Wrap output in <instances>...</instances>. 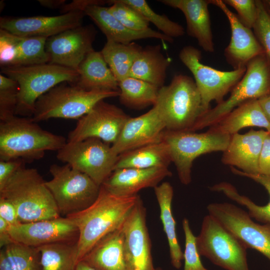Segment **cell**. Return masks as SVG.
Instances as JSON below:
<instances>
[{"label": "cell", "mask_w": 270, "mask_h": 270, "mask_svg": "<svg viewBox=\"0 0 270 270\" xmlns=\"http://www.w3.org/2000/svg\"><path fill=\"white\" fill-rule=\"evenodd\" d=\"M140 198L138 194L118 196L100 186L98 196L92 204L80 212L66 216L71 220L78 228V262L100 239L122 226Z\"/></svg>", "instance_id": "1"}, {"label": "cell", "mask_w": 270, "mask_h": 270, "mask_svg": "<svg viewBox=\"0 0 270 270\" xmlns=\"http://www.w3.org/2000/svg\"><path fill=\"white\" fill-rule=\"evenodd\" d=\"M67 141L42 129L31 117L14 116L0 122V160L25 162L42 158L46 151H58Z\"/></svg>", "instance_id": "2"}, {"label": "cell", "mask_w": 270, "mask_h": 270, "mask_svg": "<svg viewBox=\"0 0 270 270\" xmlns=\"http://www.w3.org/2000/svg\"><path fill=\"white\" fill-rule=\"evenodd\" d=\"M0 197L14 205L21 222L60 216L46 182L36 168H20L0 190Z\"/></svg>", "instance_id": "3"}, {"label": "cell", "mask_w": 270, "mask_h": 270, "mask_svg": "<svg viewBox=\"0 0 270 270\" xmlns=\"http://www.w3.org/2000/svg\"><path fill=\"white\" fill-rule=\"evenodd\" d=\"M1 74L17 82L19 90L16 114L32 117L38 99L64 82L76 84V70L50 63L1 67Z\"/></svg>", "instance_id": "4"}, {"label": "cell", "mask_w": 270, "mask_h": 270, "mask_svg": "<svg viewBox=\"0 0 270 270\" xmlns=\"http://www.w3.org/2000/svg\"><path fill=\"white\" fill-rule=\"evenodd\" d=\"M154 106L171 131H190L205 113L200 94L194 80L184 74L174 76L170 83L159 88Z\"/></svg>", "instance_id": "5"}, {"label": "cell", "mask_w": 270, "mask_h": 270, "mask_svg": "<svg viewBox=\"0 0 270 270\" xmlns=\"http://www.w3.org/2000/svg\"><path fill=\"white\" fill-rule=\"evenodd\" d=\"M120 93V90H86L75 84H58L38 99L31 118L36 122L52 118L78 120L99 102Z\"/></svg>", "instance_id": "6"}, {"label": "cell", "mask_w": 270, "mask_h": 270, "mask_svg": "<svg viewBox=\"0 0 270 270\" xmlns=\"http://www.w3.org/2000/svg\"><path fill=\"white\" fill-rule=\"evenodd\" d=\"M230 136L210 127L204 132L171 131L165 130L162 138L168 146L172 161L174 164L179 180L184 185L192 181V168L198 156L226 148Z\"/></svg>", "instance_id": "7"}, {"label": "cell", "mask_w": 270, "mask_h": 270, "mask_svg": "<svg viewBox=\"0 0 270 270\" xmlns=\"http://www.w3.org/2000/svg\"><path fill=\"white\" fill-rule=\"evenodd\" d=\"M269 94L270 68L262 54L248 62L244 76L232 90L229 97L201 116L190 131L210 127L244 102Z\"/></svg>", "instance_id": "8"}, {"label": "cell", "mask_w": 270, "mask_h": 270, "mask_svg": "<svg viewBox=\"0 0 270 270\" xmlns=\"http://www.w3.org/2000/svg\"><path fill=\"white\" fill-rule=\"evenodd\" d=\"M52 178L46 182L59 213L66 216L80 212L92 204L98 196L100 186L86 174L68 164H52Z\"/></svg>", "instance_id": "9"}, {"label": "cell", "mask_w": 270, "mask_h": 270, "mask_svg": "<svg viewBox=\"0 0 270 270\" xmlns=\"http://www.w3.org/2000/svg\"><path fill=\"white\" fill-rule=\"evenodd\" d=\"M196 245L200 256L226 270H250L247 247L210 214L202 220Z\"/></svg>", "instance_id": "10"}, {"label": "cell", "mask_w": 270, "mask_h": 270, "mask_svg": "<svg viewBox=\"0 0 270 270\" xmlns=\"http://www.w3.org/2000/svg\"><path fill=\"white\" fill-rule=\"evenodd\" d=\"M118 155L110 144L89 138L68 142L57 151V158L90 177L100 186L114 170Z\"/></svg>", "instance_id": "11"}, {"label": "cell", "mask_w": 270, "mask_h": 270, "mask_svg": "<svg viewBox=\"0 0 270 270\" xmlns=\"http://www.w3.org/2000/svg\"><path fill=\"white\" fill-rule=\"evenodd\" d=\"M179 58L194 77L205 112L210 109V102L216 101L218 104L224 100L246 71V67L223 71L205 65L201 62V52L191 46H184Z\"/></svg>", "instance_id": "12"}, {"label": "cell", "mask_w": 270, "mask_h": 270, "mask_svg": "<svg viewBox=\"0 0 270 270\" xmlns=\"http://www.w3.org/2000/svg\"><path fill=\"white\" fill-rule=\"evenodd\" d=\"M208 214L240 240L247 248L254 249L270 260V224L255 222L248 214L228 202L212 203Z\"/></svg>", "instance_id": "13"}, {"label": "cell", "mask_w": 270, "mask_h": 270, "mask_svg": "<svg viewBox=\"0 0 270 270\" xmlns=\"http://www.w3.org/2000/svg\"><path fill=\"white\" fill-rule=\"evenodd\" d=\"M129 118L121 108L101 100L78 120L74 128L69 132L67 142L96 138L112 145Z\"/></svg>", "instance_id": "14"}, {"label": "cell", "mask_w": 270, "mask_h": 270, "mask_svg": "<svg viewBox=\"0 0 270 270\" xmlns=\"http://www.w3.org/2000/svg\"><path fill=\"white\" fill-rule=\"evenodd\" d=\"M122 228L126 270H155L146 224V210L140 198L122 224Z\"/></svg>", "instance_id": "15"}, {"label": "cell", "mask_w": 270, "mask_h": 270, "mask_svg": "<svg viewBox=\"0 0 270 270\" xmlns=\"http://www.w3.org/2000/svg\"><path fill=\"white\" fill-rule=\"evenodd\" d=\"M96 31L92 25L68 30L46 40V50L50 62L78 71L86 56L94 50Z\"/></svg>", "instance_id": "16"}, {"label": "cell", "mask_w": 270, "mask_h": 270, "mask_svg": "<svg viewBox=\"0 0 270 270\" xmlns=\"http://www.w3.org/2000/svg\"><path fill=\"white\" fill-rule=\"evenodd\" d=\"M9 232L14 242L37 248L62 242H72L78 237V230L72 221L67 217L20 222L10 226Z\"/></svg>", "instance_id": "17"}, {"label": "cell", "mask_w": 270, "mask_h": 270, "mask_svg": "<svg viewBox=\"0 0 270 270\" xmlns=\"http://www.w3.org/2000/svg\"><path fill=\"white\" fill-rule=\"evenodd\" d=\"M84 12H72L56 16L1 17L0 28L22 36L49 38L82 25Z\"/></svg>", "instance_id": "18"}, {"label": "cell", "mask_w": 270, "mask_h": 270, "mask_svg": "<svg viewBox=\"0 0 270 270\" xmlns=\"http://www.w3.org/2000/svg\"><path fill=\"white\" fill-rule=\"evenodd\" d=\"M210 4L220 8L229 22L231 38L224 54L227 62L234 69L246 67L252 59L264 54L251 28L242 24L238 16L228 8L222 0H210Z\"/></svg>", "instance_id": "19"}, {"label": "cell", "mask_w": 270, "mask_h": 270, "mask_svg": "<svg viewBox=\"0 0 270 270\" xmlns=\"http://www.w3.org/2000/svg\"><path fill=\"white\" fill-rule=\"evenodd\" d=\"M48 38L39 36H22L0 29L1 67L29 66L50 62L46 50Z\"/></svg>", "instance_id": "20"}, {"label": "cell", "mask_w": 270, "mask_h": 270, "mask_svg": "<svg viewBox=\"0 0 270 270\" xmlns=\"http://www.w3.org/2000/svg\"><path fill=\"white\" fill-rule=\"evenodd\" d=\"M165 125L154 106L135 118H129L112 148L118 155L162 141Z\"/></svg>", "instance_id": "21"}, {"label": "cell", "mask_w": 270, "mask_h": 270, "mask_svg": "<svg viewBox=\"0 0 270 270\" xmlns=\"http://www.w3.org/2000/svg\"><path fill=\"white\" fill-rule=\"evenodd\" d=\"M268 132L252 129L244 134L238 132L231 135L229 144L223 152L222 162L230 167H236L246 174H259L260 154Z\"/></svg>", "instance_id": "22"}, {"label": "cell", "mask_w": 270, "mask_h": 270, "mask_svg": "<svg viewBox=\"0 0 270 270\" xmlns=\"http://www.w3.org/2000/svg\"><path fill=\"white\" fill-rule=\"evenodd\" d=\"M171 176L168 168H118L114 170L101 186L116 195L130 196L143 188H154L164 178Z\"/></svg>", "instance_id": "23"}, {"label": "cell", "mask_w": 270, "mask_h": 270, "mask_svg": "<svg viewBox=\"0 0 270 270\" xmlns=\"http://www.w3.org/2000/svg\"><path fill=\"white\" fill-rule=\"evenodd\" d=\"M84 12L94 22L106 36V40L121 44H129L136 40L154 38L160 40L165 49L166 48V42L174 41L173 38L150 28L143 30H134L128 28L113 16L108 7L104 5H90Z\"/></svg>", "instance_id": "24"}, {"label": "cell", "mask_w": 270, "mask_h": 270, "mask_svg": "<svg viewBox=\"0 0 270 270\" xmlns=\"http://www.w3.org/2000/svg\"><path fill=\"white\" fill-rule=\"evenodd\" d=\"M159 2L180 10L184 14L186 32L196 38L206 52H214L208 5L210 0H160Z\"/></svg>", "instance_id": "25"}, {"label": "cell", "mask_w": 270, "mask_h": 270, "mask_svg": "<svg viewBox=\"0 0 270 270\" xmlns=\"http://www.w3.org/2000/svg\"><path fill=\"white\" fill-rule=\"evenodd\" d=\"M122 226L100 239L81 260L96 270H126Z\"/></svg>", "instance_id": "26"}, {"label": "cell", "mask_w": 270, "mask_h": 270, "mask_svg": "<svg viewBox=\"0 0 270 270\" xmlns=\"http://www.w3.org/2000/svg\"><path fill=\"white\" fill-rule=\"evenodd\" d=\"M75 84L86 90H119L118 82L104 60L101 52L94 50L86 56L78 70Z\"/></svg>", "instance_id": "27"}, {"label": "cell", "mask_w": 270, "mask_h": 270, "mask_svg": "<svg viewBox=\"0 0 270 270\" xmlns=\"http://www.w3.org/2000/svg\"><path fill=\"white\" fill-rule=\"evenodd\" d=\"M172 59L164 56L160 45L142 48L130 70L129 76L140 79L160 88L164 86L166 70Z\"/></svg>", "instance_id": "28"}, {"label": "cell", "mask_w": 270, "mask_h": 270, "mask_svg": "<svg viewBox=\"0 0 270 270\" xmlns=\"http://www.w3.org/2000/svg\"><path fill=\"white\" fill-rule=\"evenodd\" d=\"M211 126L230 136L248 127L262 128L270 132V122L263 112L258 100L244 102Z\"/></svg>", "instance_id": "29"}, {"label": "cell", "mask_w": 270, "mask_h": 270, "mask_svg": "<svg viewBox=\"0 0 270 270\" xmlns=\"http://www.w3.org/2000/svg\"><path fill=\"white\" fill-rule=\"evenodd\" d=\"M230 170L235 174L248 178L263 186L269 194V202L266 205L258 206L247 196L240 194L232 184L224 182L210 187V190L222 192L230 199L246 206L251 218L264 224H270V176L246 174L232 166H230Z\"/></svg>", "instance_id": "30"}, {"label": "cell", "mask_w": 270, "mask_h": 270, "mask_svg": "<svg viewBox=\"0 0 270 270\" xmlns=\"http://www.w3.org/2000/svg\"><path fill=\"white\" fill-rule=\"evenodd\" d=\"M171 162L168 146L162 140L119 154L114 170L122 168H168Z\"/></svg>", "instance_id": "31"}, {"label": "cell", "mask_w": 270, "mask_h": 270, "mask_svg": "<svg viewBox=\"0 0 270 270\" xmlns=\"http://www.w3.org/2000/svg\"><path fill=\"white\" fill-rule=\"evenodd\" d=\"M154 191L160 206L163 230L168 241L171 263L174 268L179 269L184 256L178 240L176 222L172 212L173 188L170 183L166 182L155 186Z\"/></svg>", "instance_id": "32"}, {"label": "cell", "mask_w": 270, "mask_h": 270, "mask_svg": "<svg viewBox=\"0 0 270 270\" xmlns=\"http://www.w3.org/2000/svg\"><path fill=\"white\" fill-rule=\"evenodd\" d=\"M142 48L134 42L121 44L106 40L100 51L118 82L129 76L130 70Z\"/></svg>", "instance_id": "33"}, {"label": "cell", "mask_w": 270, "mask_h": 270, "mask_svg": "<svg viewBox=\"0 0 270 270\" xmlns=\"http://www.w3.org/2000/svg\"><path fill=\"white\" fill-rule=\"evenodd\" d=\"M120 100L127 107L140 109L156 104L159 88L128 76L118 82Z\"/></svg>", "instance_id": "34"}, {"label": "cell", "mask_w": 270, "mask_h": 270, "mask_svg": "<svg viewBox=\"0 0 270 270\" xmlns=\"http://www.w3.org/2000/svg\"><path fill=\"white\" fill-rule=\"evenodd\" d=\"M42 270H74L78 262L76 242H56L36 248Z\"/></svg>", "instance_id": "35"}, {"label": "cell", "mask_w": 270, "mask_h": 270, "mask_svg": "<svg viewBox=\"0 0 270 270\" xmlns=\"http://www.w3.org/2000/svg\"><path fill=\"white\" fill-rule=\"evenodd\" d=\"M0 270H42L36 248L13 242L2 248Z\"/></svg>", "instance_id": "36"}, {"label": "cell", "mask_w": 270, "mask_h": 270, "mask_svg": "<svg viewBox=\"0 0 270 270\" xmlns=\"http://www.w3.org/2000/svg\"><path fill=\"white\" fill-rule=\"evenodd\" d=\"M132 8L149 23L154 24L165 36L174 38L184 35V29L182 26L170 20L165 14L156 12L144 0H120Z\"/></svg>", "instance_id": "37"}, {"label": "cell", "mask_w": 270, "mask_h": 270, "mask_svg": "<svg viewBox=\"0 0 270 270\" xmlns=\"http://www.w3.org/2000/svg\"><path fill=\"white\" fill-rule=\"evenodd\" d=\"M18 90L16 82L4 74H0V121L16 116Z\"/></svg>", "instance_id": "38"}, {"label": "cell", "mask_w": 270, "mask_h": 270, "mask_svg": "<svg viewBox=\"0 0 270 270\" xmlns=\"http://www.w3.org/2000/svg\"><path fill=\"white\" fill-rule=\"evenodd\" d=\"M112 4L108 10L113 16L128 28L134 30H143L149 28V22L135 10L120 0L107 1Z\"/></svg>", "instance_id": "39"}, {"label": "cell", "mask_w": 270, "mask_h": 270, "mask_svg": "<svg viewBox=\"0 0 270 270\" xmlns=\"http://www.w3.org/2000/svg\"><path fill=\"white\" fill-rule=\"evenodd\" d=\"M182 228L185 236V248L183 252L184 264L183 270H208L202 264L196 245V236L194 234L188 220H182Z\"/></svg>", "instance_id": "40"}, {"label": "cell", "mask_w": 270, "mask_h": 270, "mask_svg": "<svg viewBox=\"0 0 270 270\" xmlns=\"http://www.w3.org/2000/svg\"><path fill=\"white\" fill-rule=\"evenodd\" d=\"M256 1L258 17L253 28L254 34L270 61V14L262 2Z\"/></svg>", "instance_id": "41"}, {"label": "cell", "mask_w": 270, "mask_h": 270, "mask_svg": "<svg viewBox=\"0 0 270 270\" xmlns=\"http://www.w3.org/2000/svg\"><path fill=\"white\" fill-rule=\"evenodd\" d=\"M226 5L232 7L238 16L246 26L253 28L258 17L256 1L254 0H222Z\"/></svg>", "instance_id": "42"}, {"label": "cell", "mask_w": 270, "mask_h": 270, "mask_svg": "<svg viewBox=\"0 0 270 270\" xmlns=\"http://www.w3.org/2000/svg\"><path fill=\"white\" fill-rule=\"evenodd\" d=\"M24 163L22 159L0 160V190L20 168L24 166Z\"/></svg>", "instance_id": "43"}, {"label": "cell", "mask_w": 270, "mask_h": 270, "mask_svg": "<svg viewBox=\"0 0 270 270\" xmlns=\"http://www.w3.org/2000/svg\"><path fill=\"white\" fill-rule=\"evenodd\" d=\"M259 174L270 176V132L265 137L258 160Z\"/></svg>", "instance_id": "44"}, {"label": "cell", "mask_w": 270, "mask_h": 270, "mask_svg": "<svg viewBox=\"0 0 270 270\" xmlns=\"http://www.w3.org/2000/svg\"><path fill=\"white\" fill-rule=\"evenodd\" d=\"M0 217L6 220L10 226L16 225L21 222L14 205L2 197H0Z\"/></svg>", "instance_id": "45"}, {"label": "cell", "mask_w": 270, "mask_h": 270, "mask_svg": "<svg viewBox=\"0 0 270 270\" xmlns=\"http://www.w3.org/2000/svg\"><path fill=\"white\" fill-rule=\"evenodd\" d=\"M107 1L100 0H76L65 4L60 8L62 14L72 12H84L88 6L92 4L104 5Z\"/></svg>", "instance_id": "46"}, {"label": "cell", "mask_w": 270, "mask_h": 270, "mask_svg": "<svg viewBox=\"0 0 270 270\" xmlns=\"http://www.w3.org/2000/svg\"><path fill=\"white\" fill-rule=\"evenodd\" d=\"M10 224L0 217V246L2 248L14 242L10 236L9 228Z\"/></svg>", "instance_id": "47"}, {"label": "cell", "mask_w": 270, "mask_h": 270, "mask_svg": "<svg viewBox=\"0 0 270 270\" xmlns=\"http://www.w3.org/2000/svg\"><path fill=\"white\" fill-rule=\"evenodd\" d=\"M258 100L263 112L270 122V94L262 97Z\"/></svg>", "instance_id": "48"}, {"label": "cell", "mask_w": 270, "mask_h": 270, "mask_svg": "<svg viewBox=\"0 0 270 270\" xmlns=\"http://www.w3.org/2000/svg\"><path fill=\"white\" fill-rule=\"evenodd\" d=\"M42 6L50 8H61L66 4L65 0H38Z\"/></svg>", "instance_id": "49"}, {"label": "cell", "mask_w": 270, "mask_h": 270, "mask_svg": "<svg viewBox=\"0 0 270 270\" xmlns=\"http://www.w3.org/2000/svg\"><path fill=\"white\" fill-rule=\"evenodd\" d=\"M74 270H96L85 262L80 260L77 264Z\"/></svg>", "instance_id": "50"}, {"label": "cell", "mask_w": 270, "mask_h": 270, "mask_svg": "<svg viewBox=\"0 0 270 270\" xmlns=\"http://www.w3.org/2000/svg\"><path fill=\"white\" fill-rule=\"evenodd\" d=\"M155 270H162L160 269V268H156Z\"/></svg>", "instance_id": "51"}, {"label": "cell", "mask_w": 270, "mask_h": 270, "mask_svg": "<svg viewBox=\"0 0 270 270\" xmlns=\"http://www.w3.org/2000/svg\"><path fill=\"white\" fill-rule=\"evenodd\" d=\"M268 4H270V1H268Z\"/></svg>", "instance_id": "52"}]
</instances>
